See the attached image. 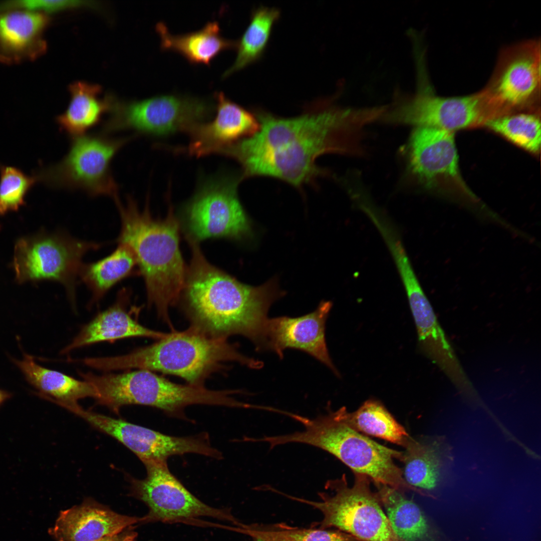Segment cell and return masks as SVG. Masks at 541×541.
Returning a JSON list of instances; mask_svg holds the SVG:
<instances>
[{"instance_id":"44dd1931","label":"cell","mask_w":541,"mask_h":541,"mask_svg":"<svg viewBox=\"0 0 541 541\" xmlns=\"http://www.w3.org/2000/svg\"><path fill=\"white\" fill-rule=\"evenodd\" d=\"M15 363L26 379L38 391L39 396L63 408L79 404L78 401L86 397L96 399L98 395L92 385L62 372L43 367L32 356L24 354Z\"/></svg>"},{"instance_id":"2e32d148","label":"cell","mask_w":541,"mask_h":541,"mask_svg":"<svg viewBox=\"0 0 541 541\" xmlns=\"http://www.w3.org/2000/svg\"><path fill=\"white\" fill-rule=\"evenodd\" d=\"M332 307L330 301H323L314 311L301 317L269 318L266 326L264 350H272L281 359L287 349L303 351L340 376L331 359L326 342L325 324Z\"/></svg>"},{"instance_id":"1f68e13d","label":"cell","mask_w":541,"mask_h":541,"mask_svg":"<svg viewBox=\"0 0 541 541\" xmlns=\"http://www.w3.org/2000/svg\"><path fill=\"white\" fill-rule=\"evenodd\" d=\"M135 528V525L130 526L118 534L96 541H137L138 533Z\"/></svg>"},{"instance_id":"ba28073f","label":"cell","mask_w":541,"mask_h":541,"mask_svg":"<svg viewBox=\"0 0 541 541\" xmlns=\"http://www.w3.org/2000/svg\"><path fill=\"white\" fill-rule=\"evenodd\" d=\"M103 244L83 240L65 231L42 232L19 239L15 246L13 267L17 281L48 280L62 285L76 305L79 274L88 252Z\"/></svg>"},{"instance_id":"f546056e","label":"cell","mask_w":541,"mask_h":541,"mask_svg":"<svg viewBox=\"0 0 541 541\" xmlns=\"http://www.w3.org/2000/svg\"><path fill=\"white\" fill-rule=\"evenodd\" d=\"M237 532L265 541H362L339 530L320 528H300L285 523L272 525L241 523Z\"/></svg>"},{"instance_id":"277c9868","label":"cell","mask_w":541,"mask_h":541,"mask_svg":"<svg viewBox=\"0 0 541 541\" xmlns=\"http://www.w3.org/2000/svg\"><path fill=\"white\" fill-rule=\"evenodd\" d=\"M233 362L252 369L263 366L261 361L240 353L227 339L210 337L190 327L182 332L173 331L158 342L125 355L94 357L91 365L105 371H159L181 377L189 385L204 386L210 375Z\"/></svg>"},{"instance_id":"d6a6232c","label":"cell","mask_w":541,"mask_h":541,"mask_svg":"<svg viewBox=\"0 0 541 541\" xmlns=\"http://www.w3.org/2000/svg\"><path fill=\"white\" fill-rule=\"evenodd\" d=\"M11 394L3 390L0 389V406L7 399L10 398Z\"/></svg>"},{"instance_id":"8fae6325","label":"cell","mask_w":541,"mask_h":541,"mask_svg":"<svg viewBox=\"0 0 541 541\" xmlns=\"http://www.w3.org/2000/svg\"><path fill=\"white\" fill-rule=\"evenodd\" d=\"M242 178L219 176L202 184L184 209L187 240L208 238L241 239L251 235L250 221L237 195Z\"/></svg>"},{"instance_id":"cb8c5ba5","label":"cell","mask_w":541,"mask_h":541,"mask_svg":"<svg viewBox=\"0 0 541 541\" xmlns=\"http://www.w3.org/2000/svg\"><path fill=\"white\" fill-rule=\"evenodd\" d=\"M69 90V105L56 120L61 129L74 137L84 135L98 124L111 105L99 98L101 88L98 85L77 82Z\"/></svg>"},{"instance_id":"52a82bcc","label":"cell","mask_w":541,"mask_h":541,"mask_svg":"<svg viewBox=\"0 0 541 541\" xmlns=\"http://www.w3.org/2000/svg\"><path fill=\"white\" fill-rule=\"evenodd\" d=\"M417 87L413 93L399 88L394 92L393 100L381 119L393 124L435 128L451 132L484 124L493 112L483 90L459 97H443L433 91L419 72Z\"/></svg>"},{"instance_id":"83f0119b","label":"cell","mask_w":541,"mask_h":541,"mask_svg":"<svg viewBox=\"0 0 541 541\" xmlns=\"http://www.w3.org/2000/svg\"><path fill=\"white\" fill-rule=\"evenodd\" d=\"M401 459L404 464V479L417 489H432L437 485L440 460L436 447L420 443L411 437L404 446Z\"/></svg>"},{"instance_id":"4fadbf2b","label":"cell","mask_w":541,"mask_h":541,"mask_svg":"<svg viewBox=\"0 0 541 541\" xmlns=\"http://www.w3.org/2000/svg\"><path fill=\"white\" fill-rule=\"evenodd\" d=\"M540 42L531 40L504 49L483 89L495 117L537 111L540 99Z\"/></svg>"},{"instance_id":"ffe728a7","label":"cell","mask_w":541,"mask_h":541,"mask_svg":"<svg viewBox=\"0 0 541 541\" xmlns=\"http://www.w3.org/2000/svg\"><path fill=\"white\" fill-rule=\"evenodd\" d=\"M131 292L128 288L120 290L114 303L84 326L72 342L64 348L62 353L65 354L101 342H112L132 337L160 340L167 336L169 333L147 328L132 317L133 308L128 310L131 305Z\"/></svg>"},{"instance_id":"484cf974","label":"cell","mask_w":541,"mask_h":541,"mask_svg":"<svg viewBox=\"0 0 541 541\" xmlns=\"http://www.w3.org/2000/svg\"><path fill=\"white\" fill-rule=\"evenodd\" d=\"M334 412L340 419L357 431L403 447L410 438L405 428L378 401L368 400L353 412H348L345 407Z\"/></svg>"},{"instance_id":"4316f807","label":"cell","mask_w":541,"mask_h":541,"mask_svg":"<svg viewBox=\"0 0 541 541\" xmlns=\"http://www.w3.org/2000/svg\"><path fill=\"white\" fill-rule=\"evenodd\" d=\"M276 8L260 7L252 13L250 22L239 41L234 62L222 74L223 78L245 68L261 56L267 44L273 27L279 19Z\"/></svg>"},{"instance_id":"6da1fadb","label":"cell","mask_w":541,"mask_h":541,"mask_svg":"<svg viewBox=\"0 0 541 541\" xmlns=\"http://www.w3.org/2000/svg\"><path fill=\"white\" fill-rule=\"evenodd\" d=\"M255 115L257 132L228 147L223 155L239 163L242 178L269 176L296 187L326 173L316 164L321 155H361L365 128L377 117L372 107H343L332 99L317 102L292 118L261 110Z\"/></svg>"},{"instance_id":"9c48e42d","label":"cell","mask_w":541,"mask_h":541,"mask_svg":"<svg viewBox=\"0 0 541 541\" xmlns=\"http://www.w3.org/2000/svg\"><path fill=\"white\" fill-rule=\"evenodd\" d=\"M72 138L65 156L40 170L35 175L37 181L54 188L81 190L93 196L105 195L117 198L118 186L110 164L130 138L112 139L97 135Z\"/></svg>"},{"instance_id":"5b68a950","label":"cell","mask_w":541,"mask_h":541,"mask_svg":"<svg viewBox=\"0 0 541 541\" xmlns=\"http://www.w3.org/2000/svg\"><path fill=\"white\" fill-rule=\"evenodd\" d=\"M290 417L302 424L304 429L269 436L270 447L290 443L311 445L333 455L355 473L367 476L376 485H386L402 493L407 490L421 493L405 481L403 471L394 462V459L401 460L402 452L359 433L340 419L334 411L329 410L312 419L293 413Z\"/></svg>"},{"instance_id":"5bb4252c","label":"cell","mask_w":541,"mask_h":541,"mask_svg":"<svg viewBox=\"0 0 541 541\" xmlns=\"http://www.w3.org/2000/svg\"><path fill=\"white\" fill-rule=\"evenodd\" d=\"M70 411L93 427L121 442L143 463L167 461L173 455L195 453L218 459L220 452L213 447L208 434L187 437L168 435L157 431L83 409L80 405Z\"/></svg>"},{"instance_id":"836d02e7","label":"cell","mask_w":541,"mask_h":541,"mask_svg":"<svg viewBox=\"0 0 541 541\" xmlns=\"http://www.w3.org/2000/svg\"><path fill=\"white\" fill-rule=\"evenodd\" d=\"M252 539H253V541H265L264 540H263V539H260V538H252Z\"/></svg>"},{"instance_id":"8992f818","label":"cell","mask_w":541,"mask_h":541,"mask_svg":"<svg viewBox=\"0 0 541 541\" xmlns=\"http://www.w3.org/2000/svg\"><path fill=\"white\" fill-rule=\"evenodd\" d=\"M369 479L355 473L352 486L345 474L328 480L325 487L329 492H320L317 501L281 494L320 510L323 519L319 528H336L362 541H404L393 530L377 493L371 489Z\"/></svg>"},{"instance_id":"d4e9b609","label":"cell","mask_w":541,"mask_h":541,"mask_svg":"<svg viewBox=\"0 0 541 541\" xmlns=\"http://www.w3.org/2000/svg\"><path fill=\"white\" fill-rule=\"evenodd\" d=\"M376 485L381 505L397 536L404 541L424 540L429 525L420 507L398 490L386 485Z\"/></svg>"},{"instance_id":"e0dca14e","label":"cell","mask_w":541,"mask_h":541,"mask_svg":"<svg viewBox=\"0 0 541 541\" xmlns=\"http://www.w3.org/2000/svg\"><path fill=\"white\" fill-rule=\"evenodd\" d=\"M216 114L208 123H200L189 131L187 148L191 155L219 153L224 148L254 135L259 123L255 115L232 102L221 92L215 93Z\"/></svg>"},{"instance_id":"3957f363","label":"cell","mask_w":541,"mask_h":541,"mask_svg":"<svg viewBox=\"0 0 541 541\" xmlns=\"http://www.w3.org/2000/svg\"><path fill=\"white\" fill-rule=\"evenodd\" d=\"M115 201L121 220L117 242L128 245L134 252L139 275L144 281L148 305L173 328L169 310L180 300L186 272L173 208L170 205L167 216L156 219L151 215L148 201L143 210L130 196L124 204L119 198Z\"/></svg>"},{"instance_id":"9a60e30c","label":"cell","mask_w":541,"mask_h":541,"mask_svg":"<svg viewBox=\"0 0 541 541\" xmlns=\"http://www.w3.org/2000/svg\"><path fill=\"white\" fill-rule=\"evenodd\" d=\"M407 149L409 172L422 186L437 190L449 182L461 184L453 132L416 127Z\"/></svg>"},{"instance_id":"4dcf8cb0","label":"cell","mask_w":541,"mask_h":541,"mask_svg":"<svg viewBox=\"0 0 541 541\" xmlns=\"http://www.w3.org/2000/svg\"><path fill=\"white\" fill-rule=\"evenodd\" d=\"M37 181L35 176H29L16 167L1 166L0 215L16 211L23 205L27 193Z\"/></svg>"},{"instance_id":"30bf717a","label":"cell","mask_w":541,"mask_h":541,"mask_svg":"<svg viewBox=\"0 0 541 541\" xmlns=\"http://www.w3.org/2000/svg\"><path fill=\"white\" fill-rule=\"evenodd\" d=\"M147 474L143 479L131 478V494L142 501L148 511L140 524L160 522L206 525L199 518L209 517L234 525L239 521L228 509L204 503L190 492L170 471L167 461L144 463Z\"/></svg>"},{"instance_id":"f1b7e54d","label":"cell","mask_w":541,"mask_h":541,"mask_svg":"<svg viewBox=\"0 0 541 541\" xmlns=\"http://www.w3.org/2000/svg\"><path fill=\"white\" fill-rule=\"evenodd\" d=\"M537 112L508 113L490 119L484 124L513 144L536 154L540 147V121Z\"/></svg>"},{"instance_id":"7402d4cb","label":"cell","mask_w":541,"mask_h":541,"mask_svg":"<svg viewBox=\"0 0 541 541\" xmlns=\"http://www.w3.org/2000/svg\"><path fill=\"white\" fill-rule=\"evenodd\" d=\"M156 30L163 50L179 53L191 64L209 65L221 52L236 48L237 42L224 38L216 21L208 22L200 30L182 35L171 34L166 25L159 22Z\"/></svg>"},{"instance_id":"7a4b0ae2","label":"cell","mask_w":541,"mask_h":541,"mask_svg":"<svg viewBox=\"0 0 541 541\" xmlns=\"http://www.w3.org/2000/svg\"><path fill=\"white\" fill-rule=\"evenodd\" d=\"M191 259L180 298L190 327L210 337L240 335L264 350L267 313L284 295L276 280L248 286L210 264L199 243L188 241Z\"/></svg>"},{"instance_id":"ac0fdd59","label":"cell","mask_w":541,"mask_h":541,"mask_svg":"<svg viewBox=\"0 0 541 541\" xmlns=\"http://www.w3.org/2000/svg\"><path fill=\"white\" fill-rule=\"evenodd\" d=\"M141 517L121 514L92 498L61 510L48 529L55 541H96L140 524Z\"/></svg>"},{"instance_id":"603a6c76","label":"cell","mask_w":541,"mask_h":541,"mask_svg":"<svg viewBox=\"0 0 541 541\" xmlns=\"http://www.w3.org/2000/svg\"><path fill=\"white\" fill-rule=\"evenodd\" d=\"M139 275L135 255L127 245L118 243L108 256L95 262L83 263L79 281L91 293L89 305L99 302L113 287L123 280Z\"/></svg>"},{"instance_id":"d6986e66","label":"cell","mask_w":541,"mask_h":541,"mask_svg":"<svg viewBox=\"0 0 541 541\" xmlns=\"http://www.w3.org/2000/svg\"><path fill=\"white\" fill-rule=\"evenodd\" d=\"M49 19L39 12L12 9L0 12V62L16 64L34 60L47 46L43 38Z\"/></svg>"},{"instance_id":"7c38bea8","label":"cell","mask_w":541,"mask_h":541,"mask_svg":"<svg viewBox=\"0 0 541 541\" xmlns=\"http://www.w3.org/2000/svg\"><path fill=\"white\" fill-rule=\"evenodd\" d=\"M103 128L105 132L133 130L141 134L163 136L188 132L209 117L214 104L207 99L168 94L139 101L116 104Z\"/></svg>"}]
</instances>
